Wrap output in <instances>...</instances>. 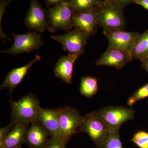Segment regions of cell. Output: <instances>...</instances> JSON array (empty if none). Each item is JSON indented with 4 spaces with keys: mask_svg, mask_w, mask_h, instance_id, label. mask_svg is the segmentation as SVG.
Returning a JSON list of instances; mask_svg holds the SVG:
<instances>
[{
    "mask_svg": "<svg viewBox=\"0 0 148 148\" xmlns=\"http://www.w3.org/2000/svg\"><path fill=\"white\" fill-rule=\"evenodd\" d=\"M98 115L105 122L110 132L119 130L122 125L134 119V109L123 106L104 107L96 111Z\"/></svg>",
    "mask_w": 148,
    "mask_h": 148,
    "instance_id": "5b68a950",
    "label": "cell"
},
{
    "mask_svg": "<svg viewBox=\"0 0 148 148\" xmlns=\"http://www.w3.org/2000/svg\"><path fill=\"white\" fill-rule=\"evenodd\" d=\"M89 37L82 31L74 29L64 35H52L51 38L61 44L64 50L68 51L69 54L80 56L84 53L85 47Z\"/></svg>",
    "mask_w": 148,
    "mask_h": 148,
    "instance_id": "ba28073f",
    "label": "cell"
},
{
    "mask_svg": "<svg viewBox=\"0 0 148 148\" xmlns=\"http://www.w3.org/2000/svg\"><path fill=\"white\" fill-rule=\"evenodd\" d=\"M73 25L74 29L82 31L89 37L93 36L98 26V8L75 12Z\"/></svg>",
    "mask_w": 148,
    "mask_h": 148,
    "instance_id": "8fae6325",
    "label": "cell"
},
{
    "mask_svg": "<svg viewBox=\"0 0 148 148\" xmlns=\"http://www.w3.org/2000/svg\"><path fill=\"white\" fill-rule=\"evenodd\" d=\"M11 122L15 123L30 124L38 120L42 108L36 96L30 93L17 101L11 100Z\"/></svg>",
    "mask_w": 148,
    "mask_h": 148,
    "instance_id": "6da1fadb",
    "label": "cell"
},
{
    "mask_svg": "<svg viewBox=\"0 0 148 148\" xmlns=\"http://www.w3.org/2000/svg\"><path fill=\"white\" fill-rule=\"evenodd\" d=\"M135 3L140 5L148 10V0H135Z\"/></svg>",
    "mask_w": 148,
    "mask_h": 148,
    "instance_id": "83f0119b",
    "label": "cell"
},
{
    "mask_svg": "<svg viewBox=\"0 0 148 148\" xmlns=\"http://www.w3.org/2000/svg\"><path fill=\"white\" fill-rule=\"evenodd\" d=\"M131 53L117 48L109 46L95 63L96 66H108L121 70L133 60Z\"/></svg>",
    "mask_w": 148,
    "mask_h": 148,
    "instance_id": "30bf717a",
    "label": "cell"
},
{
    "mask_svg": "<svg viewBox=\"0 0 148 148\" xmlns=\"http://www.w3.org/2000/svg\"><path fill=\"white\" fill-rule=\"evenodd\" d=\"M66 146L60 139L56 137L51 136L45 148H66Z\"/></svg>",
    "mask_w": 148,
    "mask_h": 148,
    "instance_id": "d4e9b609",
    "label": "cell"
},
{
    "mask_svg": "<svg viewBox=\"0 0 148 148\" xmlns=\"http://www.w3.org/2000/svg\"><path fill=\"white\" fill-rule=\"evenodd\" d=\"M141 62L142 68L148 73V58H146L145 60L141 61Z\"/></svg>",
    "mask_w": 148,
    "mask_h": 148,
    "instance_id": "f546056e",
    "label": "cell"
},
{
    "mask_svg": "<svg viewBox=\"0 0 148 148\" xmlns=\"http://www.w3.org/2000/svg\"><path fill=\"white\" fill-rule=\"evenodd\" d=\"M98 26L103 30H124L126 21L122 7L106 0L98 7Z\"/></svg>",
    "mask_w": 148,
    "mask_h": 148,
    "instance_id": "7a4b0ae2",
    "label": "cell"
},
{
    "mask_svg": "<svg viewBox=\"0 0 148 148\" xmlns=\"http://www.w3.org/2000/svg\"><path fill=\"white\" fill-rule=\"evenodd\" d=\"M29 124L17 123L14 124L6 137L0 143V148H21L24 143Z\"/></svg>",
    "mask_w": 148,
    "mask_h": 148,
    "instance_id": "e0dca14e",
    "label": "cell"
},
{
    "mask_svg": "<svg viewBox=\"0 0 148 148\" xmlns=\"http://www.w3.org/2000/svg\"><path fill=\"white\" fill-rule=\"evenodd\" d=\"M131 141L140 148H148V132L143 130L134 134Z\"/></svg>",
    "mask_w": 148,
    "mask_h": 148,
    "instance_id": "603a6c76",
    "label": "cell"
},
{
    "mask_svg": "<svg viewBox=\"0 0 148 148\" xmlns=\"http://www.w3.org/2000/svg\"><path fill=\"white\" fill-rule=\"evenodd\" d=\"M14 124L10 123L7 126L1 128L0 129V143H2L3 140H4L5 138L12 128Z\"/></svg>",
    "mask_w": 148,
    "mask_h": 148,
    "instance_id": "484cf974",
    "label": "cell"
},
{
    "mask_svg": "<svg viewBox=\"0 0 148 148\" xmlns=\"http://www.w3.org/2000/svg\"><path fill=\"white\" fill-rule=\"evenodd\" d=\"M56 109L64 143L67 145L70 138L79 132L84 116L76 109L69 106Z\"/></svg>",
    "mask_w": 148,
    "mask_h": 148,
    "instance_id": "8992f818",
    "label": "cell"
},
{
    "mask_svg": "<svg viewBox=\"0 0 148 148\" xmlns=\"http://www.w3.org/2000/svg\"><path fill=\"white\" fill-rule=\"evenodd\" d=\"M24 21L27 28L34 32L43 33L47 29V14L39 4L38 0H31Z\"/></svg>",
    "mask_w": 148,
    "mask_h": 148,
    "instance_id": "7c38bea8",
    "label": "cell"
},
{
    "mask_svg": "<svg viewBox=\"0 0 148 148\" xmlns=\"http://www.w3.org/2000/svg\"><path fill=\"white\" fill-rule=\"evenodd\" d=\"M30 124L24 143L30 148H45L50 138L49 133L38 120Z\"/></svg>",
    "mask_w": 148,
    "mask_h": 148,
    "instance_id": "4fadbf2b",
    "label": "cell"
},
{
    "mask_svg": "<svg viewBox=\"0 0 148 148\" xmlns=\"http://www.w3.org/2000/svg\"><path fill=\"white\" fill-rule=\"evenodd\" d=\"M12 35L14 40L12 46L6 50L1 51V53L12 55L28 53L39 49L43 45L41 35L38 32Z\"/></svg>",
    "mask_w": 148,
    "mask_h": 148,
    "instance_id": "52a82bcc",
    "label": "cell"
},
{
    "mask_svg": "<svg viewBox=\"0 0 148 148\" xmlns=\"http://www.w3.org/2000/svg\"><path fill=\"white\" fill-rule=\"evenodd\" d=\"M66 1H69V0H45L46 3L48 6L52 5H55L59 3Z\"/></svg>",
    "mask_w": 148,
    "mask_h": 148,
    "instance_id": "f1b7e54d",
    "label": "cell"
},
{
    "mask_svg": "<svg viewBox=\"0 0 148 148\" xmlns=\"http://www.w3.org/2000/svg\"><path fill=\"white\" fill-rule=\"evenodd\" d=\"M98 90L97 78L91 76L82 77L81 79L79 90L82 95L90 98L97 93Z\"/></svg>",
    "mask_w": 148,
    "mask_h": 148,
    "instance_id": "d6986e66",
    "label": "cell"
},
{
    "mask_svg": "<svg viewBox=\"0 0 148 148\" xmlns=\"http://www.w3.org/2000/svg\"><path fill=\"white\" fill-rule=\"evenodd\" d=\"M103 34L108 39L109 46L130 53L140 34L138 32H125L124 30H103Z\"/></svg>",
    "mask_w": 148,
    "mask_h": 148,
    "instance_id": "9c48e42d",
    "label": "cell"
},
{
    "mask_svg": "<svg viewBox=\"0 0 148 148\" xmlns=\"http://www.w3.org/2000/svg\"><path fill=\"white\" fill-rule=\"evenodd\" d=\"M83 132L88 135L96 146L102 148L110 132L105 122L98 115L96 111L86 115L79 132Z\"/></svg>",
    "mask_w": 148,
    "mask_h": 148,
    "instance_id": "277c9868",
    "label": "cell"
},
{
    "mask_svg": "<svg viewBox=\"0 0 148 148\" xmlns=\"http://www.w3.org/2000/svg\"><path fill=\"white\" fill-rule=\"evenodd\" d=\"M38 121L51 136L60 139L64 143L56 109L42 108Z\"/></svg>",
    "mask_w": 148,
    "mask_h": 148,
    "instance_id": "5bb4252c",
    "label": "cell"
},
{
    "mask_svg": "<svg viewBox=\"0 0 148 148\" xmlns=\"http://www.w3.org/2000/svg\"><path fill=\"white\" fill-rule=\"evenodd\" d=\"M102 148H123L119 135V130L110 132Z\"/></svg>",
    "mask_w": 148,
    "mask_h": 148,
    "instance_id": "44dd1931",
    "label": "cell"
},
{
    "mask_svg": "<svg viewBox=\"0 0 148 148\" xmlns=\"http://www.w3.org/2000/svg\"><path fill=\"white\" fill-rule=\"evenodd\" d=\"M102 3L101 0H70V3L75 12L98 8Z\"/></svg>",
    "mask_w": 148,
    "mask_h": 148,
    "instance_id": "ffe728a7",
    "label": "cell"
},
{
    "mask_svg": "<svg viewBox=\"0 0 148 148\" xmlns=\"http://www.w3.org/2000/svg\"></svg>",
    "mask_w": 148,
    "mask_h": 148,
    "instance_id": "1f68e13d",
    "label": "cell"
},
{
    "mask_svg": "<svg viewBox=\"0 0 148 148\" xmlns=\"http://www.w3.org/2000/svg\"></svg>",
    "mask_w": 148,
    "mask_h": 148,
    "instance_id": "4dcf8cb0",
    "label": "cell"
},
{
    "mask_svg": "<svg viewBox=\"0 0 148 148\" xmlns=\"http://www.w3.org/2000/svg\"><path fill=\"white\" fill-rule=\"evenodd\" d=\"M79 56L77 54H72L61 56L54 68L53 72L56 77L68 84H71L74 64Z\"/></svg>",
    "mask_w": 148,
    "mask_h": 148,
    "instance_id": "2e32d148",
    "label": "cell"
},
{
    "mask_svg": "<svg viewBox=\"0 0 148 148\" xmlns=\"http://www.w3.org/2000/svg\"><path fill=\"white\" fill-rule=\"evenodd\" d=\"M108 1L118 4L123 7L124 5H126L130 3H135V0H108Z\"/></svg>",
    "mask_w": 148,
    "mask_h": 148,
    "instance_id": "4316f807",
    "label": "cell"
},
{
    "mask_svg": "<svg viewBox=\"0 0 148 148\" xmlns=\"http://www.w3.org/2000/svg\"><path fill=\"white\" fill-rule=\"evenodd\" d=\"M75 12L70 0L55 5L47 13V29L51 33L61 30L69 32L73 28V17Z\"/></svg>",
    "mask_w": 148,
    "mask_h": 148,
    "instance_id": "3957f363",
    "label": "cell"
},
{
    "mask_svg": "<svg viewBox=\"0 0 148 148\" xmlns=\"http://www.w3.org/2000/svg\"><path fill=\"white\" fill-rule=\"evenodd\" d=\"M12 0H1V21H0V37L1 39L4 42L5 40L7 39L10 40V39L7 36L5 35V33L3 31L2 28L1 24L2 20V17L3 14L5 11L6 8L8 5L9 3Z\"/></svg>",
    "mask_w": 148,
    "mask_h": 148,
    "instance_id": "cb8c5ba5",
    "label": "cell"
},
{
    "mask_svg": "<svg viewBox=\"0 0 148 148\" xmlns=\"http://www.w3.org/2000/svg\"><path fill=\"white\" fill-rule=\"evenodd\" d=\"M148 97V83L135 91L128 99L127 104L132 106L138 101Z\"/></svg>",
    "mask_w": 148,
    "mask_h": 148,
    "instance_id": "7402d4cb",
    "label": "cell"
},
{
    "mask_svg": "<svg viewBox=\"0 0 148 148\" xmlns=\"http://www.w3.org/2000/svg\"><path fill=\"white\" fill-rule=\"evenodd\" d=\"M41 59V57L36 55L34 59L29 63L21 67L11 70L6 76L3 83L1 86V90L9 89L12 93L16 87L20 84L24 79L29 70L33 65Z\"/></svg>",
    "mask_w": 148,
    "mask_h": 148,
    "instance_id": "9a60e30c",
    "label": "cell"
},
{
    "mask_svg": "<svg viewBox=\"0 0 148 148\" xmlns=\"http://www.w3.org/2000/svg\"><path fill=\"white\" fill-rule=\"evenodd\" d=\"M130 53L133 59L142 61L148 58V29L138 36Z\"/></svg>",
    "mask_w": 148,
    "mask_h": 148,
    "instance_id": "ac0fdd59",
    "label": "cell"
}]
</instances>
